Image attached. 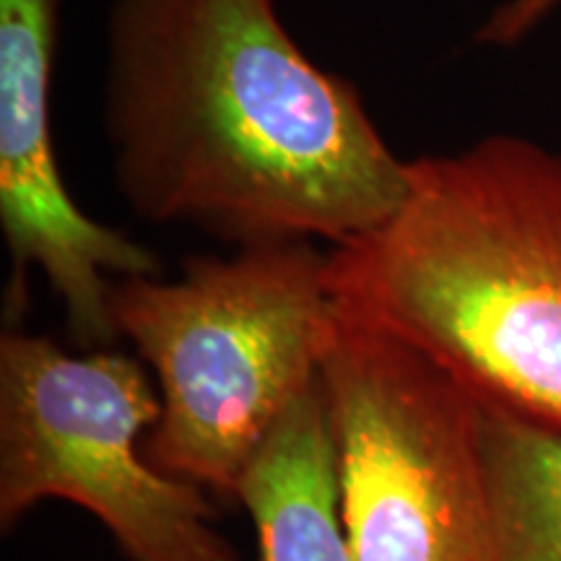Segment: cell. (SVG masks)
<instances>
[{"label": "cell", "instance_id": "1", "mask_svg": "<svg viewBox=\"0 0 561 561\" xmlns=\"http://www.w3.org/2000/svg\"><path fill=\"white\" fill-rule=\"evenodd\" d=\"M104 130L138 216L240 248H339L409 193L359 91L307 58L273 0H115Z\"/></svg>", "mask_w": 561, "mask_h": 561}, {"label": "cell", "instance_id": "2", "mask_svg": "<svg viewBox=\"0 0 561 561\" xmlns=\"http://www.w3.org/2000/svg\"><path fill=\"white\" fill-rule=\"evenodd\" d=\"M335 310L481 405L561 432V153L486 136L409 161L388 221L325 252Z\"/></svg>", "mask_w": 561, "mask_h": 561}, {"label": "cell", "instance_id": "3", "mask_svg": "<svg viewBox=\"0 0 561 561\" xmlns=\"http://www.w3.org/2000/svg\"><path fill=\"white\" fill-rule=\"evenodd\" d=\"M110 314L159 382L146 458L234 502L278 421L320 380L339 320L312 242L193 257L174 280L121 278Z\"/></svg>", "mask_w": 561, "mask_h": 561}, {"label": "cell", "instance_id": "4", "mask_svg": "<svg viewBox=\"0 0 561 561\" xmlns=\"http://www.w3.org/2000/svg\"><path fill=\"white\" fill-rule=\"evenodd\" d=\"M161 401L115 351L73 356L45 335L0 339V525L62 500L91 512L130 561H240L206 491L161 473L144 442Z\"/></svg>", "mask_w": 561, "mask_h": 561}, {"label": "cell", "instance_id": "5", "mask_svg": "<svg viewBox=\"0 0 561 561\" xmlns=\"http://www.w3.org/2000/svg\"><path fill=\"white\" fill-rule=\"evenodd\" d=\"M320 382L351 561H494L471 392L405 341L341 312Z\"/></svg>", "mask_w": 561, "mask_h": 561}, {"label": "cell", "instance_id": "6", "mask_svg": "<svg viewBox=\"0 0 561 561\" xmlns=\"http://www.w3.org/2000/svg\"><path fill=\"white\" fill-rule=\"evenodd\" d=\"M60 0H0V224L16 265H34L87 346L121 339L110 276H159L153 252L76 206L53 146L50 83Z\"/></svg>", "mask_w": 561, "mask_h": 561}, {"label": "cell", "instance_id": "7", "mask_svg": "<svg viewBox=\"0 0 561 561\" xmlns=\"http://www.w3.org/2000/svg\"><path fill=\"white\" fill-rule=\"evenodd\" d=\"M261 561H351L339 512V458L318 380L278 421L237 491Z\"/></svg>", "mask_w": 561, "mask_h": 561}, {"label": "cell", "instance_id": "8", "mask_svg": "<svg viewBox=\"0 0 561 561\" xmlns=\"http://www.w3.org/2000/svg\"><path fill=\"white\" fill-rule=\"evenodd\" d=\"M481 411L494 561H561V432Z\"/></svg>", "mask_w": 561, "mask_h": 561}, {"label": "cell", "instance_id": "9", "mask_svg": "<svg viewBox=\"0 0 561 561\" xmlns=\"http://www.w3.org/2000/svg\"><path fill=\"white\" fill-rule=\"evenodd\" d=\"M561 5V0H504L476 32V42L491 47L520 45Z\"/></svg>", "mask_w": 561, "mask_h": 561}]
</instances>
